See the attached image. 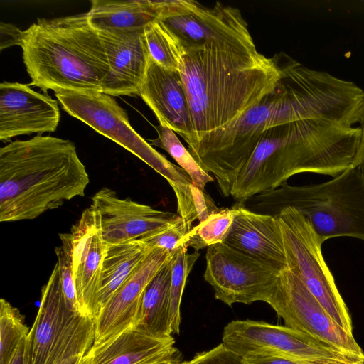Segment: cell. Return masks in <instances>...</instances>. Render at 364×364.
<instances>
[{"label": "cell", "mask_w": 364, "mask_h": 364, "mask_svg": "<svg viewBox=\"0 0 364 364\" xmlns=\"http://www.w3.org/2000/svg\"><path fill=\"white\" fill-rule=\"evenodd\" d=\"M274 57L280 73L275 87L238 119L188 146L200 166L214 175L225 197L230 196L264 131L301 120L341 124L348 116L350 95L344 80L309 68L284 53Z\"/></svg>", "instance_id": "6da1fadb"}, {"label": "cell", "mask_w": 364, "mask_h": 364, "mask_svg": "<svg viewBox=\"0 0 364 364\" xmlns=\"http://www.w3.org/2000/svg\"><path fill=\"white\" fill-rule=\"evenodd\" d=\"M194 132L203 134L238 119L276 86L279 70L274 57L255 46L209 43L184 50L178 69Z\"/></svg>", "instance_id": "7a4b0ae2"}, {"label": "cell", "mask_w": 364, "mask_h": 364, "mask_svg": "<svg viewBox=\"0 0 364 364\" xmlns=\"http://www.w3.org/2000/svg\"><path fill=\"white\" fill-rule=\"evenodd\" d=\"M360 127L322 120H301L264 131L232 185L237 204L277 188L292 176L314 173L333 178L351 168Z\"/></svg>", "instance_id": "3957f363"}, {"label": "cell", "mask_w": 364, "mask_h": 364, "mask_svg": "<svg viewBox=\"0 0 364 364\" xmlns=\"http://www.w3.org/2000/svg\"><path fill=\"white\" fill-rule=\"evenodd\" d=\"M90 182L73 142L36 135L0 149V221L33 220L82 197Z\"/></svg>", "instance_id": "277c9868"}, {"label": "cell", "mask_w": 364, "mask_h": 364, "mask_svg": "<svg viewBox=\"0 0 364 364\" xmlns=\"http://www.w3.org/2000/svg\"><path fill=\"white\" fill-rule=\"evenodd\" d=\"M21 48L31 85L44 93L103 92L108 62L87 13L38 19L23 31Z\"/></svg>", "instance_id": "5b68a950"}, {"label": "cell", "mask_w": 364, "mask_h": 364, "mask_svg": "<svg viewBox=\"0 0 364 364\" xmlns=\"http://www.w3.org/2000/svg\"><path fill=\"white\" fill-rule=\"evenodd\" d=\"M242 205L272 216L286 208H296L323 242L337 237L364 241V173L357 167L321 183L297 186L284 183Z\"/></svg>", "instance_id": "8992f818"}, {"label": "cell", "mask_w": 364, "mask_h": 364, "mask_svg": "<svg viewBox=\"0 0 364 364\" xmlns=\"http://www.w3.org/2000/svg\"><path fill=\"white\" fill-rule=\"evenodd\" d=\"M63 109L97 132L119 144L162 176L173 190L177 213L183 219L196 215L192 181L179 166L169 161L132 127L126 110L105 93H55Z\"/></svg>", "instance_id": "52a82bcc"}, {"label": "cell", "mask_w": 364, "mask_h": 364, "mask_svg": "<svg viewBox=\"0 0 364 364\" xmlns=\"http://www.w3.org/2000/svg\"><path fill=\"white\" fill-rule=\"evenodd\" d=\"M277 216L287 267L299 275L330 317L353 336L348 309L321 252L324 242L296 208H286Z\"/></svg>", "instance_id": "ba28073f"}, {"label": "cell", "mask_w": 364, "mask_h": 364, "mask_svg": "<svg viewBox=\"0 0 364 364\" xmlns=\"http://www.w3.org/2000/svg\"><path fill=\"white\" fill-rule=\"evenodd\" d=\"M157 21L183 50L213 42L255 46L240 11L220 2L206 8L193 0L162 1Z\"/></svg>", "instance_id": "9c48e42d"}, {"label": "cell", "mask_w": 364, "mask_h": 364, "mask_svg": "<svg viewBox=\"0 0 364 364\" xmlns=\"http://www.w3.org/2000/svg\"><path fill=\"white\" fill-rule=\"evenodd\" d=\"M222 343L242 358L279 355L327 363L350 358L304 332L286 326L252 320H235L228 323L223 332Z\"/></svg>", "instance_id": "30bf717a"}, {"label": "cell", "mask_w": 364, "mask_h": 364, "mask_svg": "<svg viewBox=\"0 0 364 364\" xmlns=\"http://www.w3.org/2000/svg\"><path fill=\"white\" fill-rule=\"evenodd\" d=\"M280 273L224 242L206 250L204 279L213 287L215 298L230 306L258 301L267 303Z\"/></svg>", "instance_id": "8fae6325"}, {"label": "cell", "mask_w": 364, "mask_h": 364, "mask_svg": "<svg viewBox=\"0 0 364 364\" xmlns=\"http://www.w3.org/2000/svg\"><path fill=\"white\" fill-rule=\"evenodd\" d=\"M267 303L284 320L286 326L325 342L350 358L364 356L353 336L330 317L291 269L281 272Z\"/></svg>", "instance_id": "7c38bea8"}, {"label": "cell", "mask_w": 364, "mask_h": 364, "mask_svg": "<svg viewBox=\"0 0 364 364\" xmlns=\"http://www.w3.org/2000/svg\"><path fill=\"white\" fill-rule=\"evenodd\" d=\"M102 237L107 245L140 240L176 220V213L163 211L104 187L92 197Z\"/></svg>", "instance_id": "4fadbf2b"}, {"label": "cell", "mask_w": 364, "mask_h": 364, "mask_svg": "<svg viewBox=\"0 0 364 364\" xmlns=\"http://www.w3.org/2000/svg\"><path fill=\"white\" fill-rule=\"evenodd\" d=\"M56 100L38 92L28 85L3 82L0 84V139L26 134L54 132L59 124Z\"/></svg>", "instance_id": "5bb4252c"}, {"label": "cell", "mask_w": 364, "mask_h": 364, "mask_svg": "<svg viewBox=\"0 0 364 364\" xmlns=\"http://www.w3.org/2000/svg\"><path fill=\"white\" fill-rule=\"evenodd\" d=\"M98 31L109 66L103 93L110 96L139 95L150 59L144 30Z\"/></svg>", "instance_id": "9a60e30c"}, {"label": "cell", "mask_w": 364, "mask_h": 364, "mask_svg": "<svg viewBox=\"0 0 364 364\" xmlns=\"http://www.w3.org/2000/svg\"><path fill=\"white\" fill-rule=\"evenodd\" d=\"M173 253L154 248L139 264L95 318V340L98 343L133 326L146 287Z\"/></svg>", "instance_id": "2e32d148"}, {"label": "cell", "mask_w": 364, "mask_h": 364, "mask_svg": "<svg viewBox=\"0 0 364 364\" xmlns=\"http://www.w3.org/2000/svg\"><path fill=\"white\" fill-rule=\"evenodd\" d=\"M139 96L159 124L179 134L189 144L194 138L190 107L178 71L166 69L151 58Z\"/></svg>", "instance_id": "e0dca14e"}, {"label": "cell", "mask_w": 364, "mask_h": 364, "mask_svg": "<svg viewBox=\"0 0 364 364\" xmlns=\"http://www.w3.org/2000/svg\"><path fill=\"white\" fill-rule=\"evenodd\" d=\"M232 208V224L223 242L281 272L287 269L277 216L252 212L242 204Z\"/></svg>", "instance_id": "ac0fdd59"}, {"label": "cell", "mask_w": 364, "mask_h": 364, "mask_svg": "<svg viewBox=\"0 0 364 364\" xmlns=\"http://www.w3.org/2000/svg\"><path fill=\"white\" fill-rule=\"evenodd\" d=\"M173 336L157 338L134 326L98 343H93L80 364H156L176 360Z\"/></svg>", "instance_id": "d6986e66"}, {"label": "cell", "mask_w": 364, "mask_h": 364, "mask_svg": "<svg viewBox=\"0 0 364 364\" xmlns=\"http://www.w3.org/2000/svg\"><path fill=\"white\" fill-rule=\"evenodd\" d=\"M77 314L65 302L56 263L42 289L40 307L28 336L31 364H46L56 342Z\"/></svg>", "instance_id": "ffe728a7"}, {"label": "cell", "mask_w": 364, "mask_h": 364, "mask_svg": "<svg viewBox=\"0 0 364 364\" xmlns=\"http://www.w3.org/2000/svg\"><path fill=\"white\" fill-rule=\"evenodd\" d=\"M173 253L143 291L132 326L157 338L172 336L171 327V281Z\"/></svg>", "instance_id": "44dd1931"}, {"label": "cell", "mask_w": 364, "mask_h": 364, "mask_svg": "<svg viewBox=\"0 0 364 364\" xmlns=\"http://www.w3.org/2000/svg\"><path fill=\"white\" fill-rule=\"evenodd\" d=\"M91 4L87 14L97 31L144 30L159 19L162 9V1L93 0Z\"/></svg>", "instance_id": "7402d4cb"}, {"label": "cell", "mask_w": 364, "mask_h": 364, "mask_svg": "<svg viewBox=\"0 0 364 364\" xmlns=\"http://www.w3.org/2000/svg\"><path fill=\"white\" fill-rule=\"evenodd\" d=\"M151 250L141 240L107 245L95 297V318Z\"/></svg>", "instance_id": "603a6c76"}, {"label": "cell", "mask_w": 364, "mask_h": 364, "mask_svg": "<svg viewBox=\"0 0 364 364\" xmlns=\"http://www.w3.org/2000/svg\"><path fill=\"white\" fill-rule=\"evenodd\" d=\"M155 129L158 137L151 140V145L166 151L188 174L193 184L204 191L205 185L213 181V177L200 166L173 130L160 124Z\"/></svg>", "instance_id": "cb8c5ba5"}, {"label": "cell", "mask_w": 364, "mask_h": 364, "mask_svg": "<svg viewBox=\"0 0 364 364\" xmlns=\"http://www.w3.org/2000/svg\"><path fill=\"white\" fill-rule=\"evenodd\" d=\"M233 218L232 208L220 209L193 227L178 243H185L188 247H192L194 252H199L213 245L223 242L230 232Z\"/></svg>", "instance_id": "d4e9b609"}, {"label": "cell", "mask_w": 364, "mask_h": 364, "mask_svg": "<svg viewBox=\"0 0 364 364\" xmlns=\"http://www.w3.org/2000/svg\"><path fill=\"white\" fill-rule=\"evenodd\" d=\"M200 256L199 252H188L185 243H178L173 252L171 281V327L172 334H179L181 303L188 274Z\"/></svg>", "instance_id": "484cf974"}, {"label": "cell", "mask_w": 364, "mask_h": 364, "mask_svg": "<svg viewBox=\"0 0 364 364\" xmlns=\"http://www.w3.org/2000/svg\"><path fill=\"white\" fill-rule=\"evenodd\" d=\"M30 329L24 316L4 299L0 300V364H9Z\"/></svg>", "instance_id": "4316f807"}, {"label": "cell", "mask_w": 364, "mask_h": 364, "mask_svg": "<svg viewBox=\"0 0 364 364\" xmlns=\"http://www.w3.org/2000/svg\"><path fill=\"white\" fill-rule=\"evenodd\" d=\"M144 36L150 58L166 69L178 71L183 50L173 36L158 21L144 28Z\"/></svg>", "instance_id": "83f0119b"}, {"label": "cell", "mask_w": 364, "mask_h": 364, "mask_svg": "<svg viewBox=\"0 0 364 364\" xmlns=\"http://www.w3.org/2000/svg\"><path fill=\"white\" fill-rule=\"evenodd\" d=\"M55 251L58 258L56 263L58 266L60 287L65 302L71 311L82 314L77 299L68 250L63 245H61L56 247Z\"/></svg>", "instance_id": "f1b7e54d"}, {"label": "cell", "mask_w": 364, "mask_h": 364, "mask_svg": "<svg viewBox=\"0 0 364 364\" xmlns=\"http://www.w3.org/2000/svg\"><path fill=\"white\" fill-rule=\"evenodd\" d=\"M188 232L182 218L179 215L171 223L140 240L151 249L159 248L173 253L179 241Z\"/></svg>", "instance_id": "f546056e"}, {"label": "cell", "mask_w": 364, "mask_h": 364, "mask_svg": "<svg viewBox=\"0 0 364 364\" xmlns=\"http://www.w3.org/2000/svg\"><path fill=\"white\" fill-rule=\"evenodd\" d=\"M190 364H242V358L227 349L223 343L210 350L198 353Z\"/></svg>", "instance_id": "4dcf8cb0"}, {"label": "cell", "mask_w": 364, "mask_h": 364, "mask_svg": "<svg viewBox=\"0 0 364 364\" xmlns=\"http://www.w3.org/2000/svg\"><path fill=\"white\" fill-rule=\"evenodd\" d=\"M192 193L199 223L206 219L210 214L220 210L217 208L210 197L205 191L198 189L193 184L192 186Z\"/></svg>", "instance_id": "1f68e13d"}, {"label": "cell", "mask_w": 364, "mask_h": 364, "mask_svg": "<svg viewBox=\"0 0 364 364\" xmlns=\"http://www.w3.org/2000/svg\"><path fill=\"white\" fill-rule=\"evenodd\" d=\"M23 31L11 23H0V50L14 46L21 47Z\"/></svg>", "instance_id": "d6a6232c"}, {"label": "cell", "mask_w": 364, "mask_h": 364, "mask_svg": "<svg viewBox=\"0 0 364 364\" xmlns=\"http://www.w3.org/2000/svg\"><path fill=\"white\" fill-rule=\"evenodd\" d=\"M327 363L311 362L279 355H257L242 358V364H326Z\"/></svg>", "instance_id": "836d02e7"}, {"label": "cell", "mask_w": 364, "mask_h": 364, "mask_svg": "<svg viewBox=\"0 0 364 364\" xmlns=\"http://www.w3.org/2000/svg\"><path fill=\"white\" fill-rule=\"evenodd\" d=\"M9 364H31L28 336L19 345Z\"/></svg>", "instance_id": "e575fe53"}, {"label": "cell", "mask_w": 364, "mask_h": 364, "mask_svg": "<svg viewBox=\"0 0 364 364\" xmlns=\"http://www.w3.org/2000/svg\"><path fill=\"white\" fill-rule=\"evenodd\" d=\"M360 127L361 129V136L357 154L352 167L358 168L364 173V120L360 124Z\"/></svg>", "instance_id": "d590c367"}, {"label": "cell", "mask_w": 364, "mask_h": 364, "mask_svg": "<svg viewBox=\"0 0 364 364\" xmlns=\"http://www.w3.org/2000/svg\"><path fill=\"white\" fill-rule=\"evenodd\" d=\"M358 358H344L331 361L329 364H358L355 361Z\"/></svg>", "instance_id": "8d00e7d4"}, {"label": "cell", "mask_w": 364, "mask_h": 364, "mask_svg": "<svg viewBox=\"0 0 364 364\" xmlns=\"http://www.w3.org/2000/svg\"><path fill=\"white\" fill-rule=\"evenodd\" d=\"M82 356L83 355H79L71 358L63 362L61 364H80Z\"/></svg>", "instance_id": "74e56055"}, {"label": "cell", "mask_w": 364, "mask_h": 364, "mask_svg": "<svg viewBox=\"0 0 364 364\" xmlns=\"http://www.w3.org/2000/svg\"><path fill=\"white\" fill-rule=\"evenodd\" d=\"M179 362L178 360V359L176 360H168V361H164V362H161V363H156V364H178Z\"/></svg>", "instance_id": "f35d334b"}, {"label": "cell", "mask_w": 364, "mask_h": 364, "mask_svg": "<svg viewBox=\"0 0 364 364\" xmlns=\"http://www.w3.org/2000/svg\"><path fill=\"white\" fill-rule=\"evenodd\" d=\"M355 361L357 362L358 364H364V356L358 358Z\"/></svg>", "instance_id": "ab89813d"}, {"label": "cell", "mask_w": 364, "mask_h": 364, "mask_svg": "<svg viewBox=\"0 0 364 364\" xmlns=\"http://www.w3.org/2000/svg\"><path fill=\"white\" fill-rule=\"evenodd\" d=\"M178 364H190V363H189V361H185V362L179 363Z\"/></svg>", "instance_id": "60d3db41"}, {"label": "cell", "mask_w": 364, "mask_h": 364, "mask_svg": "<svg viewBox=\"0 0 364 364\" xmlns=\"http://www.w3.org/2000/svg\"><path fill=\"white\" fill-rule=\"evenodd\" d=\"M330 362V361H329ZM329 362H328L326 364H329Z\"/></svg>", "instance_id": "b9f144b4"}]
</instances>
